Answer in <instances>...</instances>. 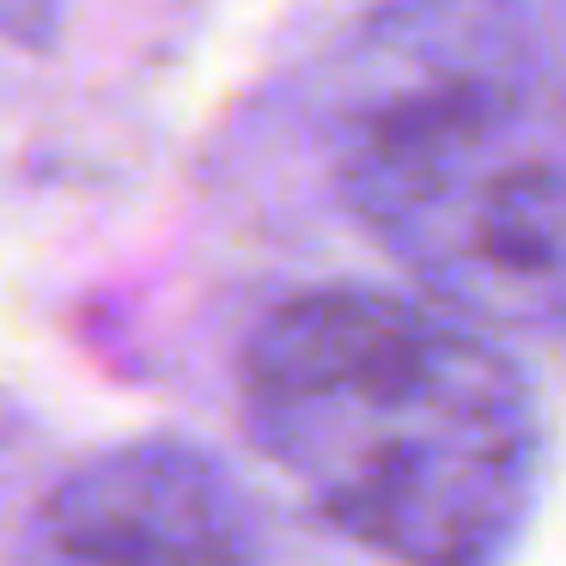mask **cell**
<instances>
[{"label": "cell", "instance_id": "cell-2", "mask_svg": "<svg viewBox=\"0 0 566 566\" xmlns=\"http://www.w3.org/2000/svg\"><path fill=\"white\" fill-rule=\"evenodd\" d=\"M329 159L444 311L566 323V111L524 0H384L335 62Z\"/></svg>", "mask_w": 566, "mask_h": 566}, {"label": "cell", "instance_id": "cell-4", "mask_svg": "<svg viewBox=\"0 0 566 566\" xmlns=\"http://www.w3.org/2000/svg\"><path fill=\"white\" fill-rule=\"evenodd\" d=\"M62 31V0H0V43L50 50Z\"/></svg>", "mask_w": 566, "mask_h": 566}, {"label": "cell", "instance_id": "cell-3", "mask_svg": "<svg viewBox=\"0 0 566 566\" xmlns=\"http://www.w3.org/2000/svg\"><path fill=\"white\" fill-rule=\"evenodd\" d=\"M38 566H262V530L220 457L135 439L50 488Z\"/></svg>", "mask_w": 566, "mask_h": 566}, {"label": "cell", "instance_id": "cell-1", "mask_svg": "<svg viewBox=\"0 0 566 566\" xmlns=\"http://www.w3.org/2000/svg\"><path fill=\"white\" fill-rule=\"evenodd\" d=\"M269 463L396 566H500L536 500L530 384L469 317L378 286L298 293L250 335Z\"/></svg>", "mask_w": 566, "mask_h": 566}]
</instances>
